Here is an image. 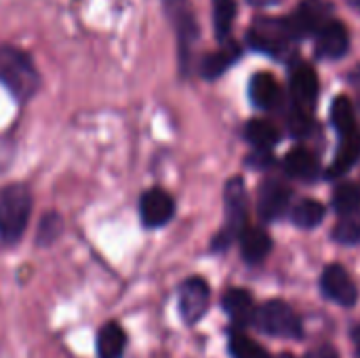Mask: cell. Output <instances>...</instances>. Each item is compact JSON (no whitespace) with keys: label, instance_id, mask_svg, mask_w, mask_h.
Masks as SVG:
<instances>
[{"label":"cell","instance_id":"cell-1","mask_svg":"<svg viewBox=\"0 0 360 358\" xmlns=\"http://www.w3.org/2000/svg\"><path fill=\"white\" fill-rule=\"evenodd\" d=\"M0 82L17 101L32 99L40 89V72L32 55L15 44L0 46Z\"/></svg>","mask_w":360,"mask_h":358},{"label":"cell","instance_id":"cell-2","mask_svg":"<svg viewBox=\"0 0 360 358\" xmlns=\"http://www.w3.org/2000/svg\"><path fill=\"white\" fill-rule=\"evenodd\" d=\"M32 213V192L23 184H11L0 192V241L19 243Z\"/></svg>","mask_w":360,"mask_h":358},{"label":"cell","instance_id":"cell-3","mask_svg":"<svg viewBox=\"0 0 360 358\" xmlns=\"http://www.w3.org/2000/svg\"><path fill=\"white\" fill-rule=\"evenodd\" d=\"M162 8L175 32L179 68H181V74H186L190 65V57H192V46L200 36V25H198L194 6L190 0H162Z\"/></svg>","mask_w":360,"mask_h":358},{"label":"cell","instance_id":"cell-4","mask_svg":"<svg viewBox=\"0 0 360 358\" xmlns=\"http://www.w3.org/2000/svg\"><path fill=\"white\" fill-rule=\"evenodd\" d=\"M224 200H226V226L221 232L213 238L211 249L224 251L232 245L234 238H240L245 232V217H247V188L243 177L228 179L224 188Z\"/></svg>","mask_w":360,"mask_h":358},{"label":"cell","instance_id":"cell-5","mask_svg":"<svg viewBox=\"0 0 360 358\" xmlns=\"http://www.w3.org/2000/svg\"><path fill=\"white\" fill-rule=\"evenodd\" d=\"M247 42L255 51L281 57L295 42V38L285 17H257L247 32Z\"/></svg>","mask_w":360,"mask_h":358},{"label":"cell","instance_id":"cell-6","mask_svg":"<svg viewBox=\"0 0 360 358\" xmlns=\"http://www.w3.org/2000/svg\"><path fill=\"white\" fill-rule=\"evenodd\" d=\"M255 327L268 335L297 340L302 338L300 314L283 300H270L255 312Z\"/></svg>","mask_w":360,"mask_h":358},{"label":"cell","instance_id":"cell-7","mask_svg":"<svg viewBox=\"0 0 360 358\" xmlns=\"http://www.w3.org/2000/svg\"><path fill=\"white\" fill-rule=\"evenodd\" d=\"M333 19V2L329 0H302L291 15L285 17L295 40L316 36L319 30Z\"/></svg>","mask_w":360,"mask_h":358},{"label":"cell","instance_id":"cell-8","mask_svg":"<svg viewBox=\"0 0 360 358\" xmlns=\"http://www.w3.org/2000/svg\"><path fill=\"white\" fill-rule=\"evenodd\" d=\"M211 302V289L205 279L192 276L181 283L179 293H177V306L179 314L188 325H196L209 310Z\"/></svg>","mask_w":360,"mask_h":358},{"label":"cell","instance_id":"cell-9","mask_svg":"<svg viewBox=\"0 0 360 358\" xmlns=\"http://www.w3.org/2000/svg\"><path fill=\"white\" fill-rule=\"evenodd\" d=\"M321 289L329 300L344 308H352L359 302V287L348 274V270L340 264H331L323 270Z\"/></svg>","mask_w":360,"mask_h":358},{"label":"cell","instance_id":"cell-10","mask_svg":"<svg viewBox=\"0 0 360 358\" xmlns=\"http://www.w3.org/2000/svg\"><path fill=\"white\" fill-rule=\"evenodd\" d=\"M291 97L297 110L310 114L319 101V74L308 63H297L289 76Z\"/></svg>","mask_w":360,"mask_h":358},{"label":"cell","instance_id":"cell-11","mask_svg":"<svg viewBox=\"0 0 360 358\" xmlns=\"http://www.w3.org/2000/svg\"><path fill=\"white\" fill-rule=\"evenodd\" d=\"M314 38H316V55L323 59L335 61L350 51V32L346 23H342L335 17L329 23H325Z\"/></svg>","mask_w":360,"mask_h":358},{"label":"cell","instance_id":"cell-12","mask_svg":"<svg viewBox=\"0 0 360 358\" xmlns=\"http://www.w3.org/2000/svg\"><path fill=\"white\" fill-rule=\"evenodd\" d=\"M175 213V200L169 192L160 188H152L143 192L139 200V215L146 228H160L169 224Z\"/></svg>","mask_w":360,"mask_h":358},{"label":"cell","instance_id":"cell-13","mask_svg":"<svg viewBox=\"0 0 360 358\" xmlns=\"http://www.w3.org/2000/svg\"><path fill=\"white\" fill-rule=\"evenodd\" d=\"M291 205V190L281 184V181H266L259 188V198H257V211L262 219L272 222L278 219L287 213Z\"/></svg>","mask_w":360,"mask_h":358},{"label":"cell","instance_id":"cell-14","mask_svg":"<svg viewBox=\"0 0 360 358\" xmlns=\"http://www.w3.org/2000/svg\"><path fill=\"white\" fill-rule=\"evenodd\" d=\"M240 55H243V46L240 44H236L232 40L224 42L221 49H217V51H213V53L202 57V61H200V76L205 80H217L226 70H230L238 61Z\"/></svg>","mask_w":360,"mask_h":358},{"label":"cell","instance_id":"cell-15","mask_svg":"<svg viewBox=\"0 0 360 358\" xmlns=\"http://www.w3.org/2000/svg\"><path fill=\"white\" fill-rule=\"evenodd\" d=\"M221 306L226 310V314L232 319V323L236 327H247L251 323H255V302H253V295L247 291V289H230L226 291L224 300H221Z\"/></svg>","mask_w":360,"mask_h":358},{"label":"cell","instance_id":"cell-16","mask_svg":"<svg viewBox=\"0 0 360 358\" xmlns=\"http://www.w3.org/2000/svg\"><path fill=\"white\" fill-rule=\"evenodd\" d=\"M249 97H251L253 106H257L262 110H274L283 101V91L272 74L259 72L249 82Z\"/></svg>","mask_w":360,"mask_h":358},{"label":"cell","instance_id":"cell-17","mask_svg":"<svg viewBox=\"0 0 360 358\" xmlns=\"http://www.w3.org/2000/svg\"><path fill=\"white\" fill-rule=\"evenodd\" d=\"M360 160V129L348 133V135H342V141H340V148L335 152V158L327 171V177L329 179H338V177H344L356 162Z\"/></svg>","mask_w":360,"mask_h":358},{"label":"cell","instance_id":"cell-18","mask_svg":"<svg viewBox=\"0 0 360 358\" xmlns=\"http://www.w3.org/2000/svg\"><path fill=\"white\" fill-rule=\"evenodd\" d=\"M240 249L245 262L259 264L272 251V238L264 228H245V232L240 234Z\"/></svg>","mask_w":360,"mask_h":358},{"label":"cell","instance_id":"cell-19","mask_svg":"<svg viewBox=\"0 0 360 358\" xmlns=\"http://www.w3.org/2000/svg\"><path fill=\"white\" fill-rule=\"evenodd\" d=\"M127 350V333L118 323H108L97 333V358H122Z\"/></svg>","mask_w":360,"mask_h":358},{"label":"cell","instance_id":"cell-20","mask_svg":"<svg viewBox=\"0 0 360 358\" xmlns=\"http://www.w3.org/2000/svg\"><path fill=\"white\" fill-rule=\"evenodd\" d=\"M283 165H285V171L295 179H314L321 169L319 158L306 148H293L285 156Z\"/></svg>","mask_w":360,"mask_h":358},{"label":"cell","instance_id":"cell-21","mask_svg":"<svg viewBox=\"0 0 360 358\" xmlns=\"http://www.w3.org/2000/svg\"><path fill=\"white\" fill-rule=\"evenodd\" d=\"M245 137L249 143H253L259 152H268L270 148H274L281 141V133L278 129L270 122V120H262V118H253L247 122L245 127Z\"/></svg>","mask_w":360,"mask_h":358},{"label":"cell","instance_id":"cell-22","mask_svg":"<svg viewBox=\"0 0 360 358\" xmlns=\"http://www.w3.org/2000/svg\"><path fill=\"white\" fill-rule=\"evenodd\" d=\"M325 213H327L325 205H321V203L314 200V198H304V200H300V203L295 205L291 217H293V224H295L297 228L310 230V228H316V226L323 224Z\"/></svg>","mask_w":360,"mask_h":358},{"label":"cell","instance_id":"cell-23","mask_svg":"<svg viewBox=\"0 0 360 358\" xmlns=\"http://www.w3.org/2000/svg\"><path fill=\"white\" fill-rule=\"evenodd\" d=\"M331 122H333V127L338 129L340 137H342V135H348V133H352V131L359 129L354 106H352V101H350L346 95L335 97V101H333V106H331Z\"/></svg>","mask_w":360,"mask_h":358},{"label":"cell","instance_id":"cell-24","mask_svg":"<svg viewBox=\"0 0 360 358\" xmlns=\"http://www.w3.org/2000/svg\"><path fill=\"white\" fill-rule=\"evenodd\" d=\"M213 4V27L215 36L226 42L232 32V23L236 19V0H211Z\"/></svg>","mask_w":360,"mask_h":358},{"label":"cell","instance_id":"cell-25","mask_svg":"<svg viewBox=\"0 0 360 358\" xmlns=\"http://www.w3.org/2000/svg\"><path fill=\"white\" fill-rule=\"evenodd\" d=\"M333 209L340 215H350L360 211V184L344 181L333 192Z\"/></svg>","mask_w":360,"mask_h":358},{"label":"cell","instance_id":"cell-26","mask_svg":"<svg viewBox=\"0 0 360 358\" xmlns=\"http://www.w3.org/2000/svg\"><path fill=\"white\" fill-rule=\"evenodd\" d=\"M230 354L232 358H270L259 344L243 331H230Z\"/></svg>","mask_w":360,"mask_h":358},{"label":"cell","instance_id":"cell-27","mask_svg":"<svg viewBox=\"0 0 360 358\" xmlns=\"http://www.w3.org/2000/svg\"><path fill=\"white\" fill-rule=\"evenodd\" d=\"M333 238L342 245H360V211L342 215V219L333 228Z\"/></svg>","mask_w":360,"mask_h":358},{"label":"cell","instance_id":"cell-28","mask_svg":"<svg viewBox=\"0 0 360 358\" xmlns=\"http://www.w3.org/2000/svg\"><path fill=\"white\" fill-rule=\"evenodd\" d=\"M63 232V222L57 213H49L42 217L38 226V245H51L55 243Z\"/></svg>","mask_w":360,"mask_h":358},{"label":"cell","instance_id":"cell-29","mask_svg":"<svg viewBox=\"0 0 360 358\" xmlns=\"http://www.w3.org/2000/svg\"><path fill=\"white\" fill-rule=\"evenodd\" d=\"M289 127H291V133H293V135H297V137L308 135V133H310V129H312L310 114H306V112H302V110H297V108H295V112L291 114Z\"/></svg>","mask_w":360,"mask_h":358},{"label":"cell","instance_id":"cell-30","mask_svg":"<svg viewBox=\"0 0 360 358\" xmlns=\"http://www.w3.org/2000/svg\"><path fill=\"white\" fill-rule=\"evenodd\" d=\"M310 358H340V357H338V352H335L331 346H323V348H319V350H316V352H314Z\"/></svg>","mask_w":360,"mask_h":358},{"label":"cell","instance_id":"cell-31","mask_svg":"<svg viewBox=\"0 0 360 358\" xmlns=\"http://www.w3.org/2000/svg\"><path fill=\"white\" fill-rule=\"evenodd\" d=\"M352 348H354V358H360V327L352 329Z\"/></svg>","mask_w":360,"mask_h":358},{"label":"cell","instance_id":"cell-32","mask_svg":"<svg viewBox=\"0 0 360 358\" xmlns=\"http://www.w3.org/2000/svg\"><path fill=\"white\" fill-rule=\"evenodd\" d=\"M348 4H350L356 13H360V0H348Z\"/></svg>","mask_w":360,"mask_h":358},{"label":"cell","instance_id":"cell-33","mask_svg":"<svg viewBox=\"0 0 360 358\" xmlns=\"http://www.w3.org/2000/svg\"><path fill=\"white\" fill-rule=\"evenodd\" d=\"M278 358H295V357H291V354H283V357H278Z\"/></svg>","mask_w":360,"mask_h":358}]
</instances>
